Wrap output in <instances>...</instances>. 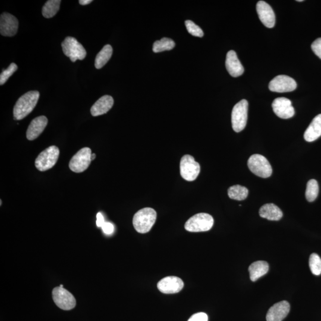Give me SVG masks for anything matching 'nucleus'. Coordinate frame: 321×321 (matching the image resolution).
Here are the masks:
<instances>
[{
    "label": "nucleus",
    "instance_id": "nucleus-1",
    "mask_svg": "<svg viewBox=\"0 0 321 321\" xmlns=\"http://www.w3.org/2000/svg\"><path fill=\"white\" fill-rule=\"evenodd\" d=\"M40 92L32 91L26 93L19 98L13 109L14 119L20 121L31 113L37 106Z\"/></svg>",
    "mask_w": 321,
    "mask_h": 321
},
{
    "label": "nucleus",
    "instance_id": "nucleus-2",
    "mask_svg": "<svg viewBox=\"0 0 321 321\" xmlns=\"http://www.w3.org/2000/svg\"><path fill=\"white\" fill-rule=\"evenodd\" d=\"M157 220V212L151 208L139 210L134 214L133 224L134 229L139 233H148Z\"/></svg>",
    "mask_w": 321,
    "mask_h": 321
},
{
    "label": "nucleus",
    "instance_id": "nucleus-3",
    "mask_svg": "<svg viewBox=\"0 0 321 321\" xmlns=\"http://www.w3.org/2000/svg\"><path fill=\"white\" fill-rule=\"evenodd\" d=\"M214 218L206 213H199L189 219L185 224V229L190 232H207L212 229Z\"/></svg>",
    "mask_w": 321,
    "mask_h": 321
},
{
    "label": "nucleus",
    "instance_id": "nucleus-4",
    "mask_svg": "<svg viewBox=\"0 0 321 321\" xmlns=\"http://www.w3.org/2000/svg\"><path fill=\"white\" fill-rule=\"evenodd\" d=\"M249 169L252 173L261 178H269L272 173L271 164L263 155L254 154L249 158L248 161Z\"/></svg>",
    "mask_w": 321,
    "mask_h": 321
},
{
    "label": "nucleus",
    "instance_id": "nucleus-5",
    "mask_svg": "<svg viewBox=\"0 0 321 321\" xmlns=\"http://www.w3.org/2000/svg\"><path fill=\"white\" fill-rule=\"evenodd\" d=\"M60 155L58 147L51 146L42 152L35 160V167L39 171L45 172L52 169L58 162Z\"/></svg>",
    "mask_w": 321,
    "mask_h": 321
},
{
    "label": "nucleus",
    "instance_id": "nucleus-6",
    "mask_svg": "<svg viewBox=\"0 0 321 321\" xmlns=\"http://www.w3.org/2000/svg\"><path fill=\"white\" fill-rule=\"evenodd\" d=\"M248 102L242 100L233 107L232 124L234 131L238 133L245 128L248 121Z\"/></svg>",
    "mask_w": 321,
    "mask_h": 321
},
{
    "label": "nucleus",
    "instance_id": "nucleus-7",
    "mask_svg": "<svg viewBox=\"0 0 321 321\" xmlns=\"http://www.w3.org/2000/svg\"><path fill=\"white\" fill-rule=\"evenodd\" d=\"M63 52L70 58L72 62L77 60L82 61L86 58V52L85 48L79 43L76 38L68 37L62 43Z\"/></svg>",
    "mask_w": 321,
    "mask_h": 321
},
{
    "label": "nucleus",
    "instance_id": "nucleus-8",
    "mask_svg": "<svg viewBox=\"0 0 321 321\" xmlns=\"http://www.w3.org/2000/svg\"><path fill=\"white\" fill-rule=\"evenodd\" d=\"M180 170L183 179L193 182L199 176L200 167L199 164L195 161L193 156L185 155L181 159Z\"/></svg>",
    "mask_w": 321,
    "mask_h": 321
},
{
    "label": "nucleus",
    "instance_id": "nucleus-9",
    "mask_svg": "<svg viewBox=\"0 0 321 321\" xmlns=\"http://www.w3.org/2000/svg\"><path fill=\"white\" fill-rule=\"evenodd\" d=\"M91 149L88 147L79 150L71 159L69 168L74 173L85 172L91 163Z\"/></svg>",
    "mask_w": 321,
    "mask_h": 321
},
{
    "label": "nucleus",
    "instance_id": "nucleus-10",
    "mask_svg": "<svg viewBox=\"0 0 321 321\" xmlns=\"http://www.w3.org/2000/svg\"><path fill=\"white\" fill-rule=\"evenodd\" d=\"M53 299L59 308L64 311H70L76 307L74 297L64 287H57L52 292Z\"/></svg>",
    "mask_w": 321,
    "mask_h": 321
},
{
    "label": "nucleus",
    "instance_id": "nucleus-11",
    "mask_svg": "<svg viewBox=\"0 0 321 321\" xmlns=\"http://www.w3.org/2000/svg\"><path fill=\"white\" fill-rule=\"evenodd\" d=\"M296 88V81L286 75H279L274 77L269 84L270 91L274 92H292L295 91Z\"/></svg>",
    "mask_w": 321,
    "mask_h": 321
},
{
    "label": "nucleus",
    "instance_id": "nucleus-12",
    "mask_svg": "<svg viewBox=\"0 0 321 321\" xmlns=\"http://www.w3.org/2000/svg\"><path fill=\"white\" fill-rule=\"evenodd\" d=\"M272 107L275 115L281 119L292 118L295 114L292 102L286 98H276L273 101Z\"/></svg>",
    "mask_w": 321,
    "mask_h": 321
},
{
    "label": "nucleus",
    "instance_id": "nucleus-13",
    "mask_svg": "<svg viewBox=\"0 0 321 321\" xmlns=\"http://www.w3.org/2000/svg\"><path fill=\"white\" fill-rule=\"evenodd\" d=\"M19 22L17 18L8 13H3L0 17V33L4 37H13L17 34Z\"/></svg>",
    "mask_w": 321,
    "mask_h": 321
},
{
    "label": "nucleus",
    "instance_id": "nucleus-14",
    "mask_svg": "<svg viewBox=\"0 0 321 321\" xmlns=\"http://www.w3.org/2000/svg\"><path fill=\"white\" fill-rule=\"evenodd\" d=\"M184 287V281L175 276L165 277L158 282L157 287L161 293L165 294L178 293Z\"/></svg>",
    "mask_w": 321,
    "mask_h": 321
},
{
    "label": "nucleus",
    "instance_id": "nucleus-15",
    "mask_svg": "<svg viewBox=\"0 0 321 321\" xmlns=\"http://www.w3.org/2000/svg\"><path fill=\"white\" fill-rule=\"evenodd\" d=\"M257 11L261 22L267 28H272L275 24L274 11L268 3L259 1L257 4Z\"/></svg>",
    "mask_w": 321,
    "mask_h": 321
},
{
    "label": "nucleus",
    "instance_id": "nucleus-16",
    "mask_svg": "<svg viewBox=\"0 0 321 321\" xmlns=\"http://www.w3.org/2000/svg\"><path fill=\"white\" fill-rule=\"evenodd\" d=\"M290 310L289 302L284 301L277 303L269 308L266 315V321H282L289 314Z\"/></svg>",
    "mask_w": 321,
    "mask_h": 321
},
{
    "label": "nucleus",
    "instance_id": "nucleus-17",
    "mask_svg": "<svg viewBox=\"0 0 321 321\" xmlns=\"http://www.w3.org/2000/svg\"><path fill=\"white\" fill-rule=\"evenodd\" d=\"M48 124L46 116L37 117L30 124L26 131V137L29 140H34L43 133Z\"/></svg>",
    "mask_w": 321,
    "mask_h": 321
},
{
    "label": "nucleus",
    "instance_id": "nucleus-18",
    "mask_svg": "<svg viewBox=\"0 0 321 321\" xmlns=\"http://www.w3.org/2000/svg\"><path fill=\"white\" fill-rule=\"evenodd\" d=\"M226 66L227 70L234 77L241 76L244 73V68L239 61L235 51L231 50L226 56Z\"/></svg>",
    "mask_w": 321,
    "mask_h": 321
},
{
    "label": "nucleus",
    "instance_id": "nucleus-19",
    "mask_svg": "<svg viewBox=\"0 0 321 321\" xmlns=\"http://www.w3.org/2000/svg\"><path fill=\"white\" fill-rule=\"evenodd\" d=\"M113 105V97L110 95H104L93 105L91 109V115L94 117L103 115L109 112Z\"/></svg>",
    "mask_w": 321,
    "mask_h": 321
},
{
    "label": "nucleus",
    "instance_id": "nucleus-20",
    "mask_svg": "<svg viewBox=\"0 0 321 321\" xmlns=\"http://www.w3.org/2000/svg\"><path fill=\"white\" fill-rule=\"evenodd\" d=\"M321 136V115H318L313 119L304 133V139L311 142L319 139Z\"/></svg>",
    "mask_w": 321,
    "mask_h": 321
},
{
    "label": "nucleus",
    "instance_id": "nucleus-21",
    "mask_svg": "<svg viewBox=\"0 0 321 321\" xmlns=\"http://www.w3.org/2000/svg\"><path fill=\"white\" fill-rule=\"evenodd\" d=\"M261 217L271 221H278L283 217V212L274 203H267L259 209Z\"/></svg>",
    "mask_w": 321,
    "mask_h": 321
},
{
    "label": "nucleus",
    "instance_id": "nucleus-22",
    "mask_svg": "<svg viewBox=\"0 0 321 321\" xmlns=\"http://www.w3.org/2000/svg\"><path fill=\"white\" fill-rule=\"evenodd\" d=\"M269 270L268 263L263 260H258L252 263L249 267V272L252 281H256L265 275Z\"/></svg>",
    "mask_w": 321,
    "mask_h": 321
},
{
    "label": "nucleus",
    "instance_id": "nucleus-23",
    "mask_svg": "<svg viewBox=\"0 0 321 321\" xmlns=\"http://www.w3.org/2000/svg\"><path fill=\"white\" fill-rule=\"evenodd\" d=\"M113 52V48L110 45L105 46L96 57L95 61L96 68L100 69L103 67L112 58Z\"/></svg>",
    "mask_w": 321,
    "mask_h": 321
},
{
    "label": "nucleus",
    "instance_id": "nucleus-24",
    "mask_svg": "<svg viewBox=\"0 0 321 321\" xmlns=\"http://www.w3.org/2000/svg\"><path fill=\"white\" fill-rule=\"evenodd\" d=\"M61 0H49L43 6L42 13L44 17L50 19L55 16L60 10Z\"/></svg>",
    "mask_w": 321,
    "mask_h": 321
},
{
    "label": "nucleus",
    "instance_id": "nucleus-25",
    "mask_svg": "<svg viewBox=\"0 0 321 321\" xmlns=\"http://www.w3.org/2000/svg\"><path fill=\"white\" fill-rule=\"evenodd\" d=\"M249 193V191L246 187L237 185L233 186L228 190V195L230 199L243 200L247 199Z\"/></svg>",
    "mask_w": 321,
    "mask_h": 321
},
{
    "label": "nucleus",
    "instance_id": "nucleus-26",
    "mask_svg": "<svg viewBox=\"0 0 321 321\" xmlns=\"http://www.w3.org/2000/svg\"><path fill=\"white\" fill-rule=\"evenodd\" d=\"M175 47V43L172 39L162 38L160 41H155L153 45V52L155 53L172 50Z\"/></svg>",
    "mask_w": 321,
    "mask_h": 321
},
{
    "label": "nucleus",
    "instance_id": "nucleus-27",
    "mask_svg": "<svg viewBox=\"0 0 321 321\" xmlns=\"http://www.w3.org/2000/svg\"><path fill=\"white\" fill-rule=\"evenodd\" d=\"M319 193V184L316 180L312 179L308 182L306 190V198L308 202H314L317 199Z\"/></svg>",
    "mask_w": 321,
    "mask_h": 321
},
{
    "label": "nucleus",
    "instance_id": "nucleus-28",
    "mask_svg": "<svg viewBox=\"0 0 321 321\" xmlns=\"http://www.w3.org/2000/svg\"><path fill=\"white\" fill-rule=\"evenodd\" d=\"M310 267L313 274L320 275L321 274V259L319 255H311L310 257Z\"/></svg>",
    "mask_w": 321,
    "mask_h": 321
},
{
    "label": "nucleus",
    "instance_id": "nucleus-29",
    "mask_svg": "<svg viewBox=\"0 0 321 321\" xmlns=\"http://www.w3.org/2000/svg\"><path fill=\"white\" fill-rule=\"evenodd\" d=\"M185 25L189 33L194 37L202 38L203 37V32L199 26H197L193 21L187 20Z\"/></svg>",
    "mask_w": 321,
    "mask_h": 321
},
{
    "label": "nucleus",
    "instance_id": "nucleus-30",
    "mask_svg": "<svg viewBox=\"0 0 321 321\" xmlns=\"http://www.w3.org/2000/svg\"><path fill=\"white\" fill-rule=\"evenodd\" d=\"M17 64L13 63V64H11L9 65L7 69L3 70L1 75H0V85H4L8 80L9 77H11L14 72L17 71Z\"/></svg>",
    "mask_w": 321,
    "mask_h": 321
},
{
    "label": "nucleus",
    "instance_id": "nucleus-31",
    "mask_svg": "<svg viewBox=\"0 0 321 321\" xmlns=\"http://www.w3.org/2000/svg\"><path fill=\"white\" fill-rule=\"evenodd\" d=\"M312 50L321 59V38L317 39L311 46Z\"/></svg>",
    "mask_w": 321,
    "mask_h": 321
},
{
    "label": "nucleus",
    "instance_id": "nucleus-32",
    "mask_svg": "<svg viewBox=\"0 0 321 321\" xmlns=\"http://www.w3.org/2000/svg\"><path fill=\"white\" fill-rule=\"evenodd\" d=\"M188 321H208V317L205 313H199L193 315Z\"/></svg>",
    "mask_w": 321,
    "mask_h": 321
},
{
    "label": "nucleus",
    "instance_id": "nucleus-33",
    "mask_svg": "<svg viewBox=\"0 0 321 321\" xmlns=\"http://www.w3.org/2000/svg\"><path fill=\"white\" fill-rule=\"evenodd\" d=\"M101 228L104 233L108 235H112L114 232V230H115L114 225L109 223V222H106Z\"/></svg>",
    "mask_w": 321,
    "mask_h": 321
},
{
    "label": "nucleus",
    "instance_id": "nucleus-34",
    "mask_svg": "<svg viewBox=\"0 0 321 321\" xmlns=\"http://www.w3.org/2000/svg\"><path fill=\"white\" fill-rule=\"evenodd\" d=\"M105 223L106 222H105L103 214L100 212L98 213L97 215V226L98 227H102Z\"/></svg>",
    "mask_w": 321,
    "mask_h": 321
},
{
    "label": "nucleus",
    "instance_id": "nucleus-35",
    "mask_svg": "<svg viewBox=\"0 0 321 321\" xmlns=\"http://www.w3.org/2000/svg\"><path fill=\"white\" fill-rule=\"evenodd\" d=\"M92 2V0H79V4L82 5H88Z\"/></svg>",
    "mask_w": 321,
    "mask_h": 321
},
{
    "label": "nucleus",
    "instance_id": "nucleus-36",
    "mask_svg": "<svg viewBox=\"0 0 321 321\" xmlns=\"http://www.w3.org/2000/svg\"><path fill=\"white\" fill-rule=\"evenodd\" d=\"M95 158H96V155H95V154H92L91 155V161L94 160H95Z\"/></svg>",
    "mask_w": 321,
    "mask_h": 321
},
{
    "label": "nucleus",
    "instance_id": "nucleus-37",
    "mask_svg": "<svg viewBox=\"0 0 321 321\" xmlns=\"http://www.w3.org/2000/svg\"><path fill=\"white\" fill-rule=\"evenodd\" d=\"M298 1V2H302V1H303V0H298V1Z\"/></svg>",
    "mask_w": 321,
    "mask_h": 321
},
{
    "label": "nucleus",
    "instance_id": "nucleus-38",
    "mask_svg": "<svg viewBox=\"0 0 321 321\" xmlns=\"http://www.w3.org/2000/svg\"><path fill=\"white\" fill-rule=\"evenodd\" d=\"M60 287H64V286H63V285H62V284H61V286H60Z\"/></svg>",
    "mask_w": 321,
    "mask_h": 321
}]
</instances>
